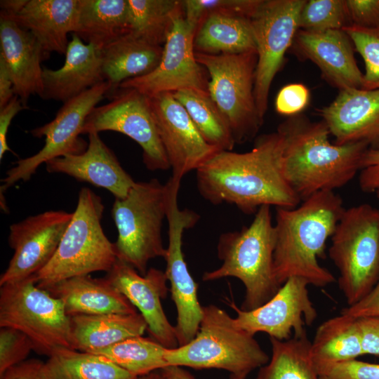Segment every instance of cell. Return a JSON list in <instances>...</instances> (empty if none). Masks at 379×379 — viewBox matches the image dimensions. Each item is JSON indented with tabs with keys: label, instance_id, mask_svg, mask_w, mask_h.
<instances>
[{
	"label": "cell",
	"instance_id": "30",
	"mask_svg": "<svg viewBox=\"0 0 379 379\" xmlns=\"http://www.w3.org/2000/svg\"><path fill=\"white\" fill-rule=\"evenodd\" d=\"M194 47L196 52L215 55L256 51L250 19L231 14H211L197 29Z\"/></svg>",
	"mask_w": 379,
	"mask_h": 379
},
{
	"label": "cell",
	"instance_id": "25",
	"mask_svg": "<svg viewBox=\"0 0 379 379\" xmlns=\"http://www.w3.org/2000/svg\"><path fill=\"white\" fill-rule=\"evenodd\" d=\"M79 0H28L22 11L10 18L29 31L47 53L65 54L67 35L77 29Z\"/></svg>",
	"mask_w": 379,
	"mask_h": 379
},
{
	"label": "cell",
	"instance_id": "7",
	"mask_svg": "<svg viewBox=\"0 0 379 379\" xmlns=\"http://www.w3.org/2000/svg\"><path fill=\"white\" fill-rule=\"evenodd\" d=\"M328 255L348 306L367 295L379 279V208L361 204L345 208L331 237Z\"/></svg>",
	"mask_w": 379,
	"mask_h": 379
},
{
	"label": "cell",
	"instance_id": "15",
	"mask_svg": "<svg viewBox=\"0 0 379 379\" xmlns=\"http://www.w3.org/2000/svg\"><path fill=\"white\" fill-rule=\"evenodd\" d=\"M195 32L186 21L181 5L163 46L159 65L145 75L122 82L119 88H133L148 97L185 89L208 92L204 67L195 58Z\"/></svg>",
	"mask_w": 379,
	"mask_h": 379
},
{
	"label": "cell",
	"instance_id": "4",
	"mask_svg": "<svg viewBox=\"0 0 379 379\" xmlns=\"http://www.w3.org/2000/svg\"><path fill=\"white\" fill-rule=\"evenodd\" d=\"M271 206H262L251 223L239 231L221 234L217 254L221 265L204 273V281L232 277L245 288L241 309L251 310L267 302L281 286L274 273L275 229Z\"/></svg>",
	"mask_w": 379,
	"mask_h": 379
},
{
	"label": "cell",
	"instance_id": "40",
	"mask_svg": "<svg viewBox=\"0 0 379 379\" xmlns=\"http://www.w3.org/2000/svg\"><path fill=\"white\" fill-rule=\"evenodd\" d=\"M34 349L32 340L22 332L10 327H1L0 375L8 368L26 360Z\"/></svg>",
	"mask_w": 379,
	"mask_h": 379
},
{
	"label": "cell",
	"instance_id": "43",
	"mask_svg": "<svg viewBox=\"0 0 379 379\" xmlns=\"http://www.w3.org/2000/svg\"><path fill=\"white\" fill-rule=\"evenodd\" d=\"M350 25L379 30V0H345Z\"/></svg>",
	"mask_w": 379,
	"mask_h": 379
},
{
	"label": "cell",
	"instance_id": "52",
	"mask_svg": "<svg viewBox=\"0 0 379 379\" xmlns=\"http://www.w3.org/2000/svg\"><path fill=\"white\" fill-rule=\"evenodd\" d=\"M136 379H166L161 371H154L150 373L138 376Z\"/></svg>",
	"mask_w": 379,
	"mask_h": 379
},
{
	"label": "cell",
	"instance_id": "2",
	"mask_svg": "<svg viewBox=\"0 0 379 379\" xmlns=\"http://www.w3.org/2000/svg\"><path fill=\"white\" fill-rule=\"evenodd\" d=\"M345 208L341 197L331 190L318 192L292 208H276L274 273L280 286L292 277L316 287L335 281L319 258H324L326 242Z\"/></svg>",
	"mask_w": 379,
	"mask_h": 379
},
{
	"label": "cell",
	"instance_id": "5",
	"mask_svg": "<svg viewBox=\"0 0 379 379\" xmlns=\"http://www.w3.org/2000/svg\"><path fill=\"white\" fill-rule=\"evenodd\" d=\"M168 366L195 369L218 368L230 377L246 379L270 357L254 335L238 327L234 318L215 305L203 306L199 331L189 343L166 349Z\"/></svg>",
	"mask_w": 379,
	"mask_h": 379
},
{
	"label": "cell",
	"instance_id": "45",
	"mask_svg": "<svg viewBox=\"0 0 379 379\" xmlns=\"http://www.w3.org/2000/svg\"><path fill=\"white\" fill-rule=\"evenodd\" d=\"M1 379H50L46 363L36 359H26L9 368Z\"/></svg>",
	"mask_w": 379,
	"mask_h": 379
},
{
	"label": "cell",
	"instance_id": "29",
	"mask_svg": "<svg viewBox=\"0 0 379 379\" xmlns=\"http://www.w3.org/2000/svg\"><path fill=\"white\" fill-rule=\"evenodd\" d=\"M128 0H79L75 33L101 48L129 33Z\"/></svg>",
	"mask_w": 379,
	"mask_h": 379
},
{
	"label": "cell",
	"instance_id": "10",
	"mask_svg": "<svg viewBox=\"0 0 379 379\" xmlns=\"http://www.w3.org/2000/svg\"><path fill=\"white\" fill-rule=\"evenodd\" d=\"M0 327L25 333L39 354L50 357L59 347L71 348L70 317L62 301L39 287L34 276L1 286Z\"/></svg>",
	"mask_w": 379,
	"mask_h": 379
},
{
	"label": "cell",
	"instance_id": "1",
	"mask_svg": "<svg viewBox=\"0 0 379 379\" xmlns=\"http://www.w3.org/2000/svg\"><path fill=\"white\" fill-rule=\"evenodd\" d=\"M284 148L277 131L257 138L248 152L217 151L196 170L199 194L212 204H234L246 214L262 206L296 207L301 200L284 176Z\"/></svg>",
	"mask_w": 379,
	"mask_h": 379
},
{
	"label": "cell",
	"instance_id": "51",
	"mask_svg": "<svg viewBox=\"0 0 379 379\" xmlns=\"http://www.w3.org/2000/svg\"><path fill=\"white\" fill-rule=\"evenodd\" d=\"M166 379H197L190 372L180 366H168L160 370ZM230 379H244L237 377H230Z\"/></svg>",
	"mask_w": 379,
	"mask_h": 379
},
{
	"label": "cell",
	"instance_id": "13",
	"mask_svg": "<svg viewBox=\"0 0 379 379\" xmlns=\"http://www.w3.org/2000/svg\"><path fill=\"white\" fill-rule=\"evenodd\" d=\"M306 0H262L250 18L256 45L254 95L262 120L267 109L271 84L284 55L294 41L298 20Z\"/></svg>",
	"mask_w": 379,
	"mask_h": 379
},
{
	"label": "cell",
	"instance_id": "33",
	"mask_svg": "<svg viewBox=\"0 0 379 379\" xmlns=\"http://www.w3.org/2000/svg\"><path fill=\"white\" fill-rule=\"evenodd\" d=\"M272 356L261 366L255 379H319L307 332L279 340L270 338Z\"/></svg>",
	"mask_w": 379,
	"mask_h": 379
},
{
	"label": "cell",
	"instance_id": "6",
	"mask_svg": "<svg viewBox=\"0 0 379 379\" xmlns=\"http://www.w3.org/2000/svg\"><path fill=\"white\" fill-rule=\"evenodd\" d=\"M104 208L93 191L80 190L72 218L53 257L34 276L39 287L46 289L74 277L111 270L117 257L101 225Z\"/></svg>",
	"mask_w": 379,
	"mask_h": 379
},
{
	"label": "cell",
	"instance_id": "50",
	"mask_svg": "<svg viewBox=\"0 0 379 379\" xmlns=\"http://www.w3.org/2000/svg\"><path fill=\"white\" fill-rule=\"evenodd\" d=\"M27 2L28 0H1L0 13L8 18H13L22 11Z\"/></svg>",
	"mask_w": 379,
	"mask_h": 379
},
{
	"label": "cell",
	"instance_id": "49",
	"mask_svg": "<svg viewBox=\"0 0 379 379\" xmlns=\"http://www.w3.org/2000/svg\"><path fill=\"white\" fill-rule=\"evenodd\" d=\"M13 85L4 60L0 58V109L6 106L15 95Z\"/></svg>",
	"mask_w": 379,
	"mask_h": 379
},
{
	"label": "cell",
	"instance_id": "38",
	"mask_svg": "<svg viewBox=\"0 0 379 379\" xmlns=\"http://www.w3.org/2000/svg\"><path fill=\"white\" fill-rule=\"evenodd\" d=\"M262 0H183L186 21L196 31L204 19L213 13L231 14L250 19Z\"/></svg>",
	"mask_w": 379,
	"mask_h": 379
},
{
	"label": "cell",
	"instance_id": "28",
	"mask_svg": "<svg viewBox=\"0 0 379 379\" xmlns=\"http://www.w3.org/2000/svg\"><path fill=\"white\" fill-rule=\"evenodd\" d=\"M163 46L149 44L131 34L124 35L101 49L102 72L112 86L107 95L128 79L154 70L161 58Z\"/></svg>",
	"mask_w": 379,
	"mask_h": 379
},
{
	"label": "cell",
	"instance_id": "26",
	"mask_svg": "<svg viewBox=\"0 0 379 379\" xmlns=\"http://www.w3.org/2000/svg\"><path fill=\"white\" fill-rule=\"evenodd\" d=\"M59 298L69 316L131 314L135 307L106 278L74 277L46 288Z\"/></svg>",
	"mask_w": 379,
	"mask_h": 379
},
{
	"label": "cell",
	"instance_id": "46",
	"mask_svg": "<svg viewBox=\"0 0 379 379\" xmlns=\"http://www.w3.org/2000/svg\"><path fill=\"white\" fill-rule=\"evenodd\" d=\"M364 354L379 357V317L356 318Z\"/></svg>",
	"mask_w": 379,
	"mask_h": 379
},
{
	"label": "cell",
	"instance_id": "27",
	"mask_svg": "<svg viewBox=\"0 0 379 379\" xmlns=\"http://www.w3.org/2000/svg\"><path fill=\"white\" fill-rule=\"evenodd\" d=\"M71 348L93 353L127 338L143 335L147 325L140 313L70 317Z\"/></svg>",
	"mask_w": 379,
	"mask_h": 379
},
{
	"label": "cell",
	"instance_id": "44",
	"mask_svg": "<svg viewBox=\"0 0 379 379\" xmlns=\"http://www.w3.org/2000/svg\"><path fill=\"white\" fill-rule=\"evenodd\" d=\"M359 185L367 193L379 190V149L368 148L365 152L361 162Z\"/></svg>",
	"mask_w": 379,
	"mask_h": 379
},
{
	"label": "cell",
	"instance_id": "18",
	"mask_svg": "<svg viewBox=\"0 0 379 379\" xmlns=\"http://www.w3.org/2000/svg\"><path fill=\"white\" fill-rule=\"evenodd\" d=\"M148 99L172 169L171 178L181 181L219 149L203 138L172 93H159Z\"/></svg>",
	"mask_w": 379,
	"mask_h": 379
},
{
	"label": "cell",
	"instance_id": "31",
	"mask_svg": "<svg viewBox=\"0 0 379 379\" xmlns=\"http://www.w3.org/2000/svg\"><path fill=\"white\" fill-rule=\"evenodd\" d=\"M310 352L314 366L364 355L357 319L340 313L324 321L317 328Z\"/></svg>",
	"mask_w": 379,
	"mask_h": 379
},
{
	"label": "cell",
	"instance_id": "11",
	"mask_svg": "<svg viewBox=\"0 0 379 379\" xmlns=\"http://www.w3.org/2000/svg\"><path fill=\"white\" fill-rule=\"evenodd\" d=\"M180 185V181L172 178L166 183L168 245L164 258V272L170 283L169 291L177 312L174 325L176 338L178 346H182L196 336L203 317V306L197 297L198 285L189 271L182 252L183 233L197 224L200 215L192 210L179 208Z\"/></svg>",
	"mask_w": 379,
	"mask_h": 379
},
{
	"label": "cell",
	"instance_id": "20",
	"mask_svg": "<svg viewBox=\"0 0 379 379\" xmlns=\"http://www.w3.org/2000/svg\"><path fill=\"white\" fill-rule=\"evenodd\" d=\"M318 111L334 143L364 142L379 149V89L340 90L330 105Z\"/></svg>",
	"mask_w": 379,
	"mask_h": 379
},
{
	"label": "cell",
	"instance_id": "22",
	"mask_svg": "<svg viewBox=\"0 0 379 379\" xmlns=\"http://www.w3.org/2000/svg\"><path fill=\"white\" fill-rule=\"evenodd\" d=\"M0 58L11 78L13 93L27 107L32 95L43 91L41 62L49 55L36 37L11 18L0 13Z\"/></svg>",
	"mask_w": 379,
	"mask_h": 379
},
{
	"label": "cell",
	"instance_id": "8",
	"mask_svg": "<svg viewBox=\"0 0 379 379\" xmlns=\"http://www.w3.org/2000/svg\"><path fill=\"white\" fill-rule=\"evenodd\" d=\"M166 213V186L156 178L135 182L125 198L115 199L112 216L118 231L117 259L145 275L150 260L164 258L161 230Z\"/></svg>",
	"mask_w": 379,
	"mask_h": 379
},
{
	"label": "cell",
	"instance_id": "23",
	"mask_svg": "<svg viewBox=\"0 0 379 379\" xmlns=\"http://www.w3.org/2000/svg\"><path fill=\"white\" fill-rule=\"evenodd\" d=\"M293 42L296 51L315 63L324 78L340 91L362 88L363 74L357 67L352 41L343 29H300Z\"/></svg>",
	"mask_w": 379,
	"mask_h": 379
},
{
	"label": "cell",
	"instance_id": "24",
	"mask_svg": "<svg viewBox=\"0 0 379 379\" xmlns=\"http://www.w3.org/2000/svg\"><path fill=\"white\" fill-rule=\"evenodd\" d=\"M101 49L84 43L73 33L64 65L58 69L43 68V91L40 97L64 103L104 81Z\"/></svg>",
	"mask_w": 379,
	"mask_h": 379
},
{
	"label": "cell",
	"instance_id": "17",
	"mask_svg": "<svg viewBox=\"0 0 379 379\" xmlns=\"http://www.w3.org/2000/svg\"><path fill=\"white\" fill-rule=\"evenodd\" d=\"M73 213L48 211L10 226L8 241L13 250L0 277V286L34 276L53 257Z\"/></svg>",
	"mask_w": 379,
	"mask_h": 379
},
{
	"label": "cell",
	"instance_id": "9",
	"mask_svg": "<svg viewBox=\"0 0 379 379\" xmlns=\"http://www.w3.org/2000/svg\"><path fill=\"white\" fill-rule=\"evenodd\" d=\"M207 70L208 91L227 121L236 144L255 138L262 125L254 95L257 52L207 54L195 51Z\"/></svg>",
	"mask_w": 379,
	"mask_h": 379
},
{
	"label": "cell",
	"instance_id": "36",
	"mask_svg": "<svg viewBox=\"0 0 379 379\" xmlns=\"http://www.w3.org/2000/svg\"><path fill=\"white\" fill-rule=\"evenodd\" d=\"M166 349L151 337L140 335L127 338L93 354L105 357L138 377L168 366L165 359Z\"/></svg>",
	"mask_w": 379,
	"mask_h": 379
},
{
	"label": "cell",
	"instance_id": "41",
	"mask_svg": "<svg viewBox=\"0 0 379 379\" xmlns=\"http://www.w3.org/2000/svg\"><path fill=\"white\" fill-rule=\"evenodd\" d=\"M319 379H379V364L353 359L315 366Z\"/></svg>",
	"mask_w": 379,
	"mask_h": 379
},
{
	"label": "cell",
	"instance_id": "32",
	"mask_svg": "<svg viewBox=\"0 0 379 379\" xmlns=\"http://www.w3.org/2000/svg\"><path fill=\"white\" fill-rule=\"evenodd\" d=\"M50 379H136L103 356L69 347L56 349L46 362Z\"/></svg>",
	"mask_w": 379,
	"mask_h": 379
},
{
	"label": "cell",
	"instance_id": "47",
	"mask_svg": "<svg viewBox=\"0 0 379 379\" xmlns=\"http://www.w3.org/2000/svg\"><path fill=\"white\" fill-rule=\"evenodd\" d=\"M340 313L354 318L379 317V279L367 295L356 304L343 308Z\"/></svg>",
	"mask_w": 379,
	"mask_h": 379
},
{
	"label": "cell",
	"instance_id": "39",
	"mask_svg": "<svg viewBox=\"0 0 379 379\" xmlns=\"http://www.w3.org/2000/svg\"><path fill=\"white\" fill-rule=\"evenodd\" d=\"M343 30L349 36L365 63L362 88L379 89V30L349 25Z\"/></svg>",
	"mask_w": 379,
	"mask_h": 379
},
{
	"label": "cell",
	"instance_id": "53",
	"mask_svg": "<svg viewBox=\"0 0 379 379\" xmlns=\"http://www.w3.org/2000/svg\"><path fill=\"white\" fill-rule=\"evenodd\" d=\"M376 193V196L379 200V190L375 192Z\"/></svg>",
	"mask_w": 379,
	"mask_h": 379
},
{
	"label": "cell",
	"instance_id": "35",
	"mask_svg": "<svg viewBox=\"0 0 379 379\" xmlns=\"http://www.w3.org/2000/svg\"><path fill=\"white\" fill-rule=\"evenodd\" d=\"M128 5L129 34L153 45H164L181 1L128 0Z\"/></svg>",
	"mask_w": 379,
	"mask_h": 379
},
{
	"label": "cell",
	"instance_id": "16",
	"mask_svg": "<svg viewBox=\"0 0 379 379\" xmlns=\"http://www.w3.org/2000/svg\"><path fill=\"white\" fill-rule=\"evenodd\" d=\"M309 285L304 279L290 277L267 302L251 310L239 308L227 298V302L236 312L234 319L240 328L253 335L262 332L270 338L286 340L305 333V326H311L317 317Z\"/></svg>",
	"mask_w": 379,
	"mask_h": 379
},
{
	"label": "cell",
	"instance_id": "14",
	"mask_svg": "<svg viewBox=\"0 0 379 379\" xmlns=\"http://www.w3.org/2000/svg\"><path fill=\"white\" fill-rule=\"evenodd\" d=\"M109 98V102L96 106L88 114L81 134L105 131L123 133L141 147L147 169L170 168L148 97L133 88H119Z\"/></svg>",
	"mask_w": 379,
	"mask_h": 379
},
{
	"label": "cell",
	"instance_id": "34",
	"mask_svg": "<svg viewBox=\"0 0 379 379\" xmlns=\"http://www.w3.org/2000/svg\"><path fill=\"white\" fill-rule=\"evenodd\" d=\"M172 94L208 144L219 150L233 149L236 143L229 125L208 92L185 89Z\"/></svg>",
	"mask_w": 379,
	"mask_h": 379
},
{
	"label": "cell",
	"instance_id": "42",
	"mask_svg": "<svg viewBox=\"0 0 379 379\" xmlns=\"http://www.w3.org/2000/svg\"><path fill=\"white\" fill-rule=\"evenodd\" d=\"M310 91L303 84L296 83L284 86L275 100L276 111L282 115L295 116L308 105Z\"/></svg>",
	"mask_w": 379,
	"mask_h": 379
},
{
	"label": "cell",
	"instance_id": "19",
	"mask_svg": "<svg viewBox=\"0 0 379 379\" xmlns=\"http://www.w3.org/2000/svg\"><path fill=\"white\" fill-rule=\"evenodd\" d=\"M105 277L140 311L149 335L168 349L178 347L175 327L168 321L161 300L168 292L165 272L151 267L145 275L117 259Z\"/></svg>",
	"mask_w": 379,
	"mask_h": 379
},
{
	"label": "cell",
	"instance_id": "37",
	"mask_svg": "<svg viewBox=\"0 0 379 379\" xmlns=\"http://www.w3.org/2000/svg\"><path fill=\"white\" fill-rule=\"evenodd\" d=\"M349 25L344 0H306L298 20L299 29L309 32L343 29Z\"/></svg>",
	"mask_w": 379,
	"mask_h": 379
},
{
	"label": "cell",
	"instance_id": "12",
	"mask_svg": "<svg viewBox=\"0 0 379 379\" xmlns=\"http://www.w3.org/2000/svg\"><path fill=\"white\" fill-rule=\"evenodd\" d=\"M110 84L104 81L65 102L50 122L32 129L31 134L45 137L44 147L35 154L22 159L6 173L1 192L17 182L27 181L42 164L67 154L83 152L86 143L79 138L85 121L97 105L111 92Z\"/></svg>",
	"mask_w": 379,
	"mask_h": 379
},
{
	"label": "cell",
	"instance_id": "48",
	"mask_svg": "<svg viewBox=\"0 0 379 379\" xmlns=\"http://www.w3.org/2000/svg\"><path fill=\"white\" fill-rule=\"evenodd\" d=\"M20 99L14 95L10 102L0 109V159L1 160L5 152L10 151L7 142V133L14 117L21 110L26 109Z\"/></svg>",
	"mask_w": 379,
	"mask_h": 379
},
{
	"label": "cell",
	"instance_id": "3",
	"mask_svg": "<svg viewBox=\"0 0 379 379\" xmlns=\"http://www.w3.org/2000/svg\"><path fill=\"white\" fill-rule=\"evenodd\" d=\"M284 139V176L301 201L324 190L334 191L350 182L361 170L369 148L364 142L331 143L321 120L311 122L293 116L277 128Z\"/></svg>",
	"mask_w": 379,
	"mask_h": 379
},
{
	"label": "cell",
	"instance_id": "21",
	"mask_svg": "<svg viewBox=\"0 0 379 379\" xmlns=\"http://www.w3.org/2000/svg\"><path fill=\"white\" fill-rule=\"evenodd\" d=\"M86 149L80 154H67L47 161L46 171L68 175L110 192L115 199L125 198L135 181L122 168L99 133L88 134Z\"/></svg>",
	"mask_w": 379,
	"mask_h": 379
}]
</instances>
